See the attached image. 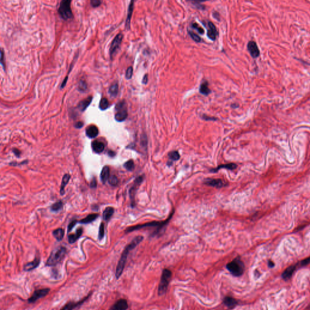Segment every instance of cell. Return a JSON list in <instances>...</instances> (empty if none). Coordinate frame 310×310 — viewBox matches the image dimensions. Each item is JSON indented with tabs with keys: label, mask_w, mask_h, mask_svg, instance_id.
Returning a JSON list of instances; mask_svg holds the SVG:
<instances>
[{
	"label": "cell",
	"mask_w": 310,
	"mask_h": 310,
	"mask_svg": "<svg viewBox=\"0 0 310 310\" xmlns=\"http://www.w3.org/2000/svg\"><path fill=\"white\" fill-rule=\"evenodd\" d=\"M143 239H144V238L142 236H137L125 248L124 250L123 251V252L121 255V258L119 260V262L118 263V265H117V267L116 269L115 276H116V279H119L123 273L129 252L131 250H132L133 249H134L139 243H141V242L142 241Z\"/></svg>",
	"instance_id": "cell-1"
},
{
	"label": "cell",
	"mask_w": 310,
	"mask_h": 310,
	"mask_svg": "<svg viewBox=\"0 0 310 310\" xmlns=\"http://www.w3.org/2000/svg\"><path fill=\"white\" fill-rule=\"evenodd\" d=\"M173 213H174V211H173L172 213H171V214L170 215V216L169 217V218L167 219H166L165 221H160V222L153 221V222H148V223H145V224L137 225H135V226H130V227L127 228L125 230V232L126 233H130V232H132V231H136V230H138L139 229L146 228V227L156 226V227L158 228V229H157L158 230L157 231V232L155 234H157L160 231V230H161L164 226H165L167 224H168V222L170 221V220L172 218Z\"/></svg>",
	"instance_id": "cell-2"
},
{
	"label": "cell",
	"mask_w": 310,
	"mask_h": 310,
	"mask_svg": "<svg viewBox=\"0 0 310 310\" xmlns=\"http://www.w3.org/2000/svg\"><path fill=\"white\" fill-rule=\"evenodd\" d=\"M67 252V250L65 247H61L55 250H53L47 260V266H55L59 263L64 258Z\"/></svg>",
	"instance_id": "cell-3"
},
{
	"label": "cell",
	"mask_w": 310,
	"mask_h": 310,
	"mask_svg": "<svg viewBox=\"0 0 310 310\" xmlns=\"http://www.w3.org/2000/svg\"><path fill=\"white\" fill-rule=\"evenodd\" d=\"M226 268L233 276L239 277L242 275L243 273L245 267L241 259L237 258L228 263L226 265Z\"/></svg>",
	"instance_id": "cell-4"
},
{
	"label": "cell",
	"mask_w": 310,
	"mask_h": 310,
	"mask_svg": "<svg viewBox=\"0 0 310 310\" xmlns=\"http://www.w3.org/2000/svg\"><path fill=\"white\" fill-rule=\"evenodd\" d=\"M172 272L168 269H164L162 271L161 282L158 288V294L162 296L166 293L170 280L172 278Z\"/></svg>",
	"instance_id": "cell-5"
},
{
	"label": "cell",
	"mask_w": 310,
	"mask_h": 310,
	"mask_svg": "<svg viewBox=\"0 0 310 310\" xmlns=\"http://www.w3.org/2000/svg\"><path fill=\"white\" fill-rule=\"evenodd\" d=\"M115 109L116 112L115 113V120L118 122H122L126 120L128 116L127 104L124 101L119 102L116 105Z\"/></svg>",
	"instance_id": "cell-6"
},
{
	"label": "cell",
	"mask_w": 310,
	"mask_h": 310,
	"mask_svg": "<svg viewBox=\"0 0 310 310\" xmlns=\"http://www.w3.org/2000/svg\"><path fill=\"white\" fill-rule=\"evenodd\" d=\"M70 1H62L59 4L58 12L61 17L65 20H67L72 18V12L70 7Z\"/></svg>",
	"instance_id": "cell-7"
},
{
	"label": "cell",
	"mask_w": 310,
	"mask_h": 310,
	"mask_svg": "<svg viewBox=\"0 0 310 310\" xmlns=\"http://www.w3.org/2000/svg\"><path fill=\"white\" fill-rule=\"evenodd\" d=\"M144 180V176H139L135 180L133 185L132 187L130 188L129 190V194H130V198L131 200V204L132 207H134L135 204V194L137 193V191L138 190L139 186L141 184Z\"/></svg>",
	"instance_id": "cell-8"
},
{
	"label": "cell",
	"mask_w": 310,
	"mask_h": 310,
	"mask_svg": "<svg viewBox=\"0 0 310 310\" xmlns=\"http://www.w3.org/2000/svg\"><path fill=\"white\" fill-rule=\"evenodd\" d=\"M123 39V35L119 34L116 35V36L114 38L111 44V47L110 49V57L113 58L115 54L118 51L120 47L121 43Z\"/></svg>",
	"instance_id": "cell-9"
},
{
	"label": "cell",
	"mask_w": 310,
	"mask_h": 310,
	"mask_svg": "<svg viewBox=\"0 0 310 310\" xmlns=\"http://www.w3.org/2000/svg\"><path fill=\"white\" fill-rule=\"evenodd\" d=\"M50 292V288H43L36 290L33 295L28 299L29 303H34L38 299L46 296Z\"/></svg>",
	"instance_id": "cell-10"
},
{
	"label": "cell",
	"mask_w": 310,
	"mask_h": 310,
	"mask_svg": "<svg viewBox=\"0 0 310 310\" xmlns=\"http://www.w3.org/2000/svg\"><path fill=\"white\" fill-rule=\"evenodd\" d=\"M247 49L248 52H250L251 56L253 58H257L260 55V51L256 42L253 41H250V42H248L247 45Z\"/></svg>",
	"instance_id": "cell-11"
},
{
	"label": "cell",
	"mask_w": 310,
	"mask_h": 310,
	"mask_svg": "<svg viewBox=\"0 0 310 310\" xmlns=\"http://www.w3.org/2000/svg\"><path fill=\"white\" fill-rule=\"evenodd\" d=\"M90 295H91V293L88 295V296H87L85 298H84L83 299H82L81 300H80L79 302H69L67 304H66L65 306L64 307H63V308L61 310H73L74 309H75L76 308L81 306L84 302H85L88 299V297H90Z\"/></svg>",
	"instance_id": "cell-12"
},
{
	"label": "cell",
	"mask_w": 310,
	"mask_h": 310,
	"mask_svg": "<svg viewBox=\"0 0 310 310\" xmlns=\"http://www.w3.org/2000/svg\"><path fill=\"white\" fill-rule=\"evenodd\" d=\"M218 31L216 29V26L213 24L212 22L208 21V31H207V36L208 37L213 40L214 41L216 39V37L218 36Z\"/></svg>",
	"instance_id": "cell-13"
},
{
	"label": "cell",
	"mask_w": 310,
	"mask_h": 310,
	"mask_svg": "<svg viewBox=\"0 0 310 310\" xmlns=\"http://www.w3.org/2000/svg\"><path fill=\"white\" fill-rule=\"evenodd\" d=\"M204 183L207 186L214 187L216 188H221L225 186L223 181L220 179L208 178L205 180Z\"/></svg>",
	"instance_id": "cell-14"
},
{
	"label": "cell",
	"mask_w": 310,
	"mask_h": 310,
	"mask_svg": "<svg viewBox=\"0 0 310 310\" xmlns=\"http://www.w3.org/2000/svg\"><path fill=\"white\" fill-rule=\"evenodd\" d=\"M128 308L127 301L125 299H120L110 308V310H126Z\"/></svg>",
	"instance_id": "cell-15"
},
{
	"label": "cell",
	"mask_w": 310,
	"mask_h": 310,
	"mask_svg": "<svg viewBox=\"0 0 310 310\" xmlns=\"http://www.w3.org/2000/svg\"><path fill=\"white\" fill-rule=\"evenodd\" d=\"M39 263H40V258L39 257H36L33 261L26 263L24 266V270L26 271H32L36 268H37L39 265Z\"/></svg>",
	"instance_id": "cell-16"
},
{
	"label": "cell",
	"mask_w": 310,
	"mask_h": 310,
	"mask_svg": "<svg viewBox=\"0 0 310 310\" xmlns=\"http://www.w3.org/2000/svg\"><path fill=\"white\" fill-rule=\"evenodd\" d=\"M92 147L93 150L96 153H102L105 149V145L103 142L99 141H95L92 142Z\"/></svg>",
	"instance_id": "cell-17"
},
{
	"label": "cell",
	"mask_w": 310,
	"mask_h": 310,
	"mask_svg": "<svg viewBox=\"0 0 310 310\" xmlns=\"http://www.w3.org/2000/svg\"><path fill=\"white\" fill-rule=\"evenodd\" d=\"M98 128L95 125H90L86 129V135L90 138L96 137L98 135Z\"/></svg>",
	"instance_id": "cell-18"
},
{
	"label": "cell",
	"mask_w": 310,
	"mask_h": 310,
	"mask_svg": "<svg viewBox=\"0 0 310 310\" xmlns=\"http://www.w3.org/2000/svg\"><path fill=\"white\" fill-rule=\"evenodd\" d=\"M133 8H134V1H131L128 9V14H127V17L125 21V27L127 29H129L130 26V21H131V18L132 16L133 11Z\"/></svg>",
	"instance_id": "cell-19"
},
{
	"label": "cell",
	"mask_w": 310,
	"mask_h": 310,
	"mask_svg": "<svg viewBox=\"0 0 310 310\" xmlns=\"http://www.w3.org/2000/svg\"><path fill=\"white\" fill-rule=\"evenodd\" d=\"M238 303V301L232 297L226 296L224 299V304L229 308H235L237 305Z\"/></svg>",
	"instance_id": "cell-20"
},
{
	"label": "cell",
	"mask_w": 310,
	"mask_h": 310,
	"mask_svg": "<svg viewBox=\"0 0 310 310\" xmlns=\"http://www.w3.org/2000/svg\"><path fill=\"white\" fill-rule=\"evenodd\" d=\"M236 167H237V165L235 164V163L226 164H222V165H219L216 169H213L210 170V172L213 173L216 172L219 170L222 169H228V170H234V169H236Z\"/></svg>",
	"instance_id": "cell-21"
},
{
	"label": "cell",
	"mask_w": 310,
	"mask_h": 310,
	"mask_svg": "<svg viewBox=\"0 0 310 310\" xmlns=\"http://www.w3.org/2000/svg\"><path fill=\"white\" fill-rule=\"evenodd\" d=\"M296 270V267L295 266H290L288 268H287L282 273V277L283 279L285 280H288L290 279L292 276L293 273Z\"/></svg>",
	"instance_id": "cell-22"
},
{
	"label": "cell",
	"mask_w": 310,
	"mask_h": 310,
	"mask_svg": "<svg viewBox=\"0 0 310 310\" xmlns=\"http://www.w3.org/2000/svg\"><path fill=\"white\" fill-rule=\"evenodd\" d=\"M82 233H83V229L81 228H80L79 229H78L76 230V231L75 232V233L72 234V235H70L69 237H68L69 243H75V242L76 241L80 238V236H81Z\"/></svg>",
	"instance_id": "cell-23"
},
{
	"label": "cell",
	"mask_w": 310,
	"mask_h": 310,
	"mask_svg": "<svg viewBox=\"0 0 310 310\" xmlns=\"http://www.w3.org/2000/svg\"><path fill=\"white\" fill-rule=\"evenodd\" d=\"M110 177V169L108 166H104L101 173V179L103 184H105Z\"/></svg>",
	"instance_id": "cell-24"
},
{
	"label": "cell",
	"mask_w": 310,
	"mask_h": 310,
	"mask_svg": "<svg viewBox=\"0 0 310 310\" xmlns=\"http://www.w3.org/2000/svg\"><path fill=\"white\" fill-rule=\"evenodd\" d=\"M92 100V96H88V98L84 99V100L81 101L80 103V104H78V108L81 111H83V112L88 107V106L91 103Z\"/></svg>",
	"instance_id": "cell-25"
},
{
	"label": "cell",
	"mask_w": 310,
	"mask_h": 310,
	"mask_svg": "<svg viewBox=\"0 0 310 310\" xmlns=\"http://www.w3.org/2000/svg\"><path fill=\"white\" fill-rule=\"evenodd\" d=\"M70 179V175L69 174H66L64 175L63 179H62V182H61V189H60V193L61 195H63L64 194L65 187L67 186V184L69 183Z\"/></svg>",
	"instance_id": "cell-26"
},
{
	"label": "cell",
	"mask_w": 310,
	"mask_h": 310,
	"mask_svg": "<svg viewBox=\"0 0 310 310\" xmlns=\"http://www.w3.org/2000/svg\"><path fill=\"white\" fill-rule=\"evenodd\" d=\"M114 213V208L111 207H107L103 212V218L105 221H108Z\"/></svg>",
	"instance_id": "cell-27"
},
{
	"label": "cell",
	"mask_w": 310,
	"mask_h": 310,
	"mask_svg": "<svg viewBox=\"0 0 310 310\" xmlns=\"http://www.w3.org/2000/svg\"><path fill=\"white\" fill-rule=\"evenodd\" d=\"M98 217V214H96V213L90 214L88 215L84 219H83L81 221H80V223L84 224H89V223L94 221Z\"/></svg>",
	"instance_id": "cell-28"
},
{
	"label": "cell",
	"mask_w": 310,
	"mask_h": 310,
	"mask_svg": "<svg viewBox=\"0 0 310 310\" xmlns=\"http://www.w3.org/2000/svg\"><path fill=\"white\" fill-rule=\"evenodd\" d=\"M199 92L204 95H208L211 93V90L208 87V82L206 81L202 83L199 88Z\"/></svg>",
	"instance_id": "cell-29"
},
{
	"label": "cell",
	"mask_w": 310,
	"mask_h": 310,
	"mask_svg": "<svg viewBox=\"0 0 310 310\" xmlns=\"http://www.w3.org/2000/svg\"><path fill=\"white\" fill-rule=\"evenodd\" d=\"M53 236L56 239L57 241H61L63 239L64 235V231L63 229H62L61 228H58V229L55 230V231H53Z\"/></svg>",
	"instance_id": "cell-30"
},
{
	"label": "cell",
	"mask_w": 310,
	"mask_h": 310,
	"mask_svg": "<svg viewBox=\"0 0 310 310\" xmlns=\"http://www.w3.org/2000/svg\"><path fill=\"white\" fill-rule=\"evenodd\" d=\"M118 84L117 83L113 84L110 87L108 90V93L112 97H115L118 93Z\"/></svg>",
	"instance_id": "cell-31"
},
{
	"label": "cell",
	"mask_w": 310,
	"mask_h": 310,
	"mask_svg": "<svg viewBox=\"0 0 310 310\" xmlns=\"http://www.w3.org/2000/svg\"><path fill=\"white\" fill-rule=\"evenodd\" d=\"M169 157L170 159L172 161V162H173L179 160L180 158V155L177 151H173L169 153Z\"/></svg>",
	"instance_id": "cell-32"
},
{
	"label": "cell",
	"mask_w": 310,
	"mask_h": 310,
	"mask_svg": "<svg viewBox=\"0 0 310 310\" xmlns=\"http://www.w3.org/2000/svg\"><path fill=\"white\" fill-rule=\"evenodd\" d=\"M124 167L128 171H132L135 168V163L133 160H129L124 164Z\"/></svg>",
	"instance_id": "cell-33"
},
{
	"label": "cell",
	"mask_w": 310,
	"mask_h": 310,
	"mask_svg": "<svg viewBox=\"0 0 310 310\" xmlns=\"http://www.w3.org/2000/svg\"><path fill=\"white\" fill-rule=\"evenodd\" d=\"M63 202L61 201H58L53 204L51 207V208L53 211H58L63 208Z\"/></svg>",
	"instance_id": "cell-34"
},
{
	"label": "cell",
	"mask_w": 310,
	"mask_h": 310,
	"mask_svg": "<svg viewBox=\"0 0 310 310\" xmlns=\"http://www.w3.org/2000/svg\"><path fill=\"white\" fill-rule=\"evenodd\" d=\"M108 105H109V103H108L107 99L104 98H103L101 100L100 103V109L104 110H105V109H107L108 108Z\"/></svg>",
	"instance_id": "cell-35"
},
{
	"label": "cell",
	"mask_w": 310,
	"mask_h": 310,
	"mask_svg": "<svg viewBox=\"0 0 310 310\" xmlns=\"http://www.w3.org/2000/svg\"><path fill=\"white\" fill-rule=\"evenodd\" d=\"M118 182L119 181L118 177L115 175L110 176L108 179V182L112 186H116L118 184Z\"/></svg>",
	"instance_id": "cell-36"
},
{
	"label": "cell",
	"mask_w": 310,
	"mask_h": 310,
	"mask_svg": "<svg viewBox=\"0 0 310 310\" xmlns=\"http://www.w3.org/2000/svg\"><path fill=\"white\" fill-rule=\"evenodd\" d=\"M189 34L194 41L197 43H199L201 41V38H200V36L194 33L193 31H189Z\"/></svg>",
	"instance_id": "cell-37"
},
{
	"label": "cell",
	"mask_w": 310,
	"mask_h": 310,
	"mask_svg": "<svg viewBox=\"0 0 310 310\" xmlns=\"http://www.w3.org/2000/svg\"><path fill=\"white\" fill-rule=\"evenodd\" d=\"M87 88V85L86 83L84 80H81L80 83H79V85H78V89L79 90L81 91V92H84L85 91Z\"/></svg>",
	"instance_id": "cell-38"
},
{
	"label": "cell",
	"mask_w": 310,
	"mask_h": 310,
	"mask_svg": "<svg viewBox=\"0 0 310 310\" xmlns=\"http://www.w3.org/2000/svg\"><path fill=\"white\" fill-rule=\"evenodd\" d=\"M104 223H101L100 226V230H99V235H98V238L100 240H101L104 238Z\"/></svg>",
	"instance_id": "cell-39"
},
{
	"label": "cell",
	"mask_w": 310,
	"mask_h": 310,
	"mask_svg": "<svg viewBox=\"0 0 310 310\" xmlns=\"http://www.w3.org/2000/svg\"><path fill=\"white\" fill-rule=\"evenodd\" d=\"M192 27L194 29H195L196 30H197L199 34H204V29L198 23H193V25H192Z\"/></svg>",
	"instance_id": "cell-40"
},
{
	"label": "cell",
	"mask_w": 310,
	"mask_h": 310,
	"mask_svg": "<svg viewBox=\"0 0 310 310\" xmlns=\"http://www.w3.org/2000/svg\"><path fill=\"white\" fill-rule=\"evenodd\" d=\"M141 140V143L142 146H143V147H144V148L146 149L147 147V136L145 135H142Z\"/></svg>",
	"instance_id": "cell-41"
},
{
	"label": "cell",
	"mask_w": 310,
	"mask_h": 310,
	"mask_svg": "<svg viewBox=\"0 0 310 310\" xmlns=\"http://www.w3.org/2000/svg\"><path fill=\"white\" fill-rule=\"evenodd\" d=\"M132 75H133V68L132 67H129L126 71L125 77L127 79H131Z\"/></svg>",
	"instance_id": "cell-42"
},
{
	"label": "cell",
	"mask_w": 310,
	"mask_h": 310,
	"mask_svg": "<svg viewBox=\"0 0 310 310\" xmlns=\"http://www.w3.org/2000/svg\"><path fill=\"white\" fill-rule=\"evenodd\" d=\"M90 3H91V5L93 7H98L101 4V1H99V0H92L90 1Z\"/></svg>",
	"instance_id": "cell-43"
},
{
	"label": "cell",
	"mask_w": 310,
	"mask_h": 310,
	"mask_svg": "<svg viewBox=\"0 0 310 310\" xmlns=\"http://www.w3.org/2000/svg\"><path fill=\"white\" fill-rule=\"evenodd\" d=\"M76 222H77V221H71V222L69 224V225H68V228H67V229H68V232H70V231L73 229V228L75 226V225H76Z\"/></svg>",
	"instance_id": "cell-44"
},
{
	"label": "cell",
	"mask_w": 310,
	"mask_h": 310,
	"mask_svg": "<svg viewBox=\"0 0 310 310\" xmlns=\"http://www.w3.org/2000/svg\"><path fill=\"white\" fill-rule=\"evenodd\" d=\"M310 263V258H308L305 259L304 260H303L302 261H301V265L302 266H306L307 265L308 263Z\"/></svg>",
	"instance_id": "cell-45"
},
{
	"label": "cell",
	"mask_w": 310,
	"mask_h": 310,
	"mask_svg": "<svg viewBox=\"0 0 310 310\" xmlns=\"http://www.w3.org/2000/svg\"><path fill=\"white\" fill-rule=\"evenodd\" d=\"M97 186V183H96V179L94 177L92 181H91L90 182V186L91 188H95Z\"/></svg>",
	"instance_id": "cell-46"
},
{
	"label": "cell",
	"mask_w": 310,
	"mask_h": 310,
	"mask_svg": "<svg viewBox=\"0 0 310 310\" xmlns=\"http://www.w3.org/2000/svg\"><path fill=\"white\" fill-rule=\"evenodd\" d=\"M83 126V122H82L81 121H79L78 122H76L75 125V127L77 128H81Z\"/></svg>",
	"instance_id": "cell-47"
},
{
	"label": "cell",
	"mask_w": 310,
	"mask_h": 310,
	"mask_svg": "<svg viewBox=\"0 0 310 310\" xmlns=\"http://www.w3.org/2000/svg\"><path fill=\"white\" fill-rule=\"evenodd\" d=\"M1 65L4 67V62H3V59H4V52H3V50L1 49Z\"/></svg>",
	"instance_id": "cell-48"
},
{
	"label": "cell",
	"mask_w": 310,
	"mask_h": 310,
	"mask_svg": "<svg viewBox=\"0 0 310 310\" xmlns=\"http://www.w3.org/2000/svg\"><path fill=\"white\" fill-rule=\"evenodd\" d=\"M147 82H148V75H147V74H146V75L144 76V77L143 78L142 83H144V84H146L147 83Z\"/></svg>",
	"instance_id": "cell-49"
},
{
	"label": "cell",
	"mask_w": 310,
	"mask_h": 310,
	"mask_svg": "<svg viewBox=\"0 0 310 310\" xmlns=\"http://www.w3.org/2000/svg\"><path fill=\"white\" fill-rule=\"evenodd\" d=\"M13 152L14 153V154L16 155L17 157L19 156L20 155H21V153H20V151L18 150V149H15L13 150Z\"/></svg>",
	"instance_id": "cell-50"
},
{
	"label": "cell",
	"mask_w": 310,
	"mask_h": 310,
	"mask_svg": "<svg viewBox=\"0 0 310 310\" xmlns=\"http://www.w3.org/2000/svg\"><path fill=\"white\" fill-rule=\"evenodd\" d=\"M108 155H109L110 157H113V156H115V153L114 152L112 151V150H109V151H108Z\"/></svg>",
	"instance_id": "cell-51"
},
{
	"label": "cell",
	"mask_w": 310,
	"mask_h": 310,
	"mask_svg": "<svg viewBox=\"0 0 310 310\" xmlns=\"http://www.w3.org/2000/svg\"><path fill=\"white\" fill-rule=\"evenodd\" d=\"M268 265H269L270 267H274V265H275V264L273 263V262H271V261H270V262H269Z\"/></svg>",
	"instance_id": "cell-52"
},
{
	"label": "cell",
	"mask_w": 310,
	"mask_h": 310,
	"mask_svg": "<svg viewBox=\"0 0 310 310\" xmlns=\"http://www.w3.org/2000/svg\"><path fill=\"white\" fill-rule=\"evenodd\" d=\"M204 119H205V120H208V118H207V116H206V117H205V118H204ZM208 119H209V120H216V118H208Z\"/></svg>",
	"instance_id": "cell-53"
}]
</instances>
